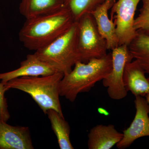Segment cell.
Masks as SVG:
<instances>
[{
    "instance_id": "obj_1",
    "label": "cell",
    "mask_w": 149,
    "mask_h": 149,
    "mask_svg": "<svg viewBox=\"0 0 149 149\" xmlns=\"http://www.w3.org/2000/svg\"><path fill=\"white\" fill-rule=\"evenodd\" d=\"M74 22L64 7L52 13L27 19L19 33V41L28 49L36 52L63 35Z\"/></svg>"
},
{
    "instance_id": "obj_2",
    "label": "cell",
    "mask_w": 149,
    "mask_h": 149,
    "mask_svg": "<svg viewBox=\"0 0 149 149\" xmlns=\"http://www.w3.org/2000/svg\"><path fill=\"white\" fill-rule=\"evenodd\" d=\"M112 66L111 53L87 63L77 62L72 70L63 75L60 83V95L73 102L79 93L89 92L96 83L105 78Z\"/></svg>"
},
{
    "instance_id": "obj_3",
    "label": "cell",
    "mask_w": 149,
    "mask_h": 149,
    "mask_svg": "<svg viewBox=\"0 0 149 149\" xmlns=\"http://www.w3.org/2000/svg\"><path fill=\"white\" fill-rule=\"evenodd\" d=\"M63 75L57 72L46 76L17 77L5 84L7 91L17 89L29 94L45 114L52 109L63 115L59 100V85Z\"/></svg>"
},
{
    "instance_id": "obj_4",
    "label": "cell",
    "mask_w": 149,
    "mask_h": 149,
    "mask_svg": "<svg viewBox=\"0 0 149 149\" xmlns=\"http://www.w3.org/2000/svg\"><path fill=\"white\" fill-rule=\"evenodd\" d=\"M77 40L78 23L75 22L63 35L35 53L57 72L67 74L81 61Z\"/></svg>"
},
{
    "instance_id": "obj_5",
    "label": "cell",
    "mask_w": 149,
    "mask_h": 149,
    "mask_svg": "<svg viewBox=\"0 0 149 149\" xmlns=\"http://www.w3.org/2000/svg\"><path fill=\"white\" fill-rule=\"evenodd\" d=\"M78 23V48L81 61L87 63L94 58H101L107 54L106 41L100 34L91 13L81 17Z\"/></svg>"
},
{
    "instance_id": "obj_6",
    "label": "cell",
    "mask_w": 149,
    "mask_h": 149,
    "mask_svg": "<svg viewBox=\"0 0 149 149\" xmlns=\"http://www.w3.org/2000/svg\"><path fill=\"white\" fill-rule=\"evenodd\" d=\"M111 51V70L102 80V84L107 88L110 97L118 100L127 96L128 92L123 83V74L125 65L132 61L133 58L127 45L118 46Z\"/></svg>"
},
{
    "instance_id": "obj_7",
    "label": "cell",
    "mask_w": 149,
    "mask_h": 149,
    "mask_svg": "<svg viewBox=\"0 0 149 149\" xmlns=\"http://www.w3.org/2000/svg\"><path fill=\"white\" fill-rule=\"evenodd\" d=\"M141 1L118 0L111 7V19H114L118 46H128L137 35L134 27V16Z\"/></svg>"
},
{
    "instance_id": "obj_8",
    "label": "cell",
    "mask_w": 149,
    "mask_h": 149,
    "mask_svg": "<svg viewBox=\"0 0 149 149\" xmlns=\"http://www.w3.org/2000/svg\"><path fill=\"white\" fill-rule=\"evenodd\" d=\"M136 112L135 117L127 129L123 130V137L116 145L118 148L124 149L130 147L137 139L149 137V108L146 99L135 97Z\"/></svg>"
},
{
    "instance_id": "obj_9",
    "label": "cell",
    "mask_w": 149,
    "mask_h": 149,
    "mask_svg": "<svg viewBox=\"0 0 149 149\" xmlns=\"http://www.w3.org/2000/svg\"><path fill=\"white\" fill-rule=\"evenodd\" d=\"M28 127L12 126L0 119V149H33Z\"/></svg>"
},
{
    "instance_id": "obj_10",
    "label": "cell",
    "mask_w": 149,
    "mask_h": 149,
    "mask_svg": "<svg viewBox=\"0 0 149 149\" xmlns=\"http://www.w3.org/2000/svg\"><path fill=\"white\" fill-rule=\"evenodd\" d=\"M57 72L34 53L28 54L26 58L20 63V67L17 69L0 73V80L1 83H6L17 77L46 76Z\"/></svg>"
},
{
    "instance_id": "obj_11",
    "label": "cell",
    "mask_w": 149,
    "mask_h": 149,
    "mask_svg": "<svg viewBox=\"0 0 149 149\" xmlns=\"http://www.w3.org/2000/svg\"><path fill=\"white\" fill-rule=\"evenodd\" d=\"M114 3L113 0H106L91 13L100 34L106 41L108 50L118 46L115 24L108 15V11Z\"/></svg>"
},
{
    "instance_id": "obj_12",
    "label": "cell",
    "mask_w": 149,
    "mask_h": 149,
    "mask_svg": "<svg viewBox=\"0 0 149 149\" xmlns=\"http://www.w3.org/2000/svg\"><path fill=\"white\" fill-rule=\"evenodd\" d=\"M146 72L136 60L125 65L123 74V83L127 91L136 96L145 97L149 93V78Z\"/></svg>"
},
{
    "instance_id": "obj_13",
    "label": "cell",
    "mask_w": 149,
    "mask_h": 149,
    "mask_svg": "<svg viewBox=\"0 0 149 149\" xmlns=\"http://www.w3.org/2000/svg\"><path fill=\"white\" fill-rule=\"evenodd\" d=\"M120 133L114 125H98L90 130L88 135V146L89 149H110L122 139Z\"/></svg>"
},
{
    "instance_id": "obj_14",
    "label": "cell",
    "mask_w": 149,
    "mask_h": 149,
    "mask_svg": "<svg viewBox=\"0 0 149 149\" xmlns=\"http://www.w3.org/2000/svg\"><path fill=\"white\" fill-rule=\"evenodd\" d=\"M63 7V0H21L19 11L27 19L52 13Z\"/></svg>"
},
{
    "instance_id": "obj_15",
    "label": "cell",
    "mask_w": 149,
    "mask_h": 149,
    "mask_svg": "<svg viewBox=\"0 0 149 149\" xmlns=\"http://www.w3.org/2000/svg\"><path fill=\"white\" fill-rule=\"evenodd\" d=\"M46 114L50 121L52 128L57 139L61 149H73L70 140V127L63 115L54 109L48 110Z\"/></svg>"
},
{
    "instance_id": "obj_16",
    "label": "cell",
    "mask_w": 149,
    "mask_h": 149,
    "mask_svg": "<svg viewBox=\"0 0 149 149\" xmlns=\"http://www.w3.org/2000/svg\"><path fill=\"white\" fill-rule=\"evenodd\" d=\"M128 47L133 59L138 61L146 73L149 74V35L137 31V35Z\"/></svg>"
},
{
    "instance_id": "obj_17",
    "label": "cell",
    "mask_w": 149,
    "mask_h": 149,
    "mask_svg": "<svg viewBox=\"0 0 149 149\" xmlns=\"http://www.w3.org/2000/svg\"><path fill=\"white\" fill-rule=\"evenodd\" d=\"M106 0H63V6L77 22L86 13H91Z\"/></svg>"
},
{
    "instance_id": "obj_18",
    "label": "cell",
    "mask_w": 149,
    "mask_h": 149,
    "mask_svg": "<svg viewBox=\"0 0 149 149\" xmlns=\"http://www.w3.org/2000/svg\"><path fill=\"white\" fill-rule=\"evenodd\" d=\"M143 6L140 13L134 22V27L137 31L149 35V0H142Z\"/></svg>"
},
{
    "instance_id": "obj_19",
    "label": "cell",
    "mask_w": 149,
    "mask_h": 149,
    "mask_svg": "<svg viewBox=\"0 0 149 149\" xmlns=\"http://www.w3.org/2000/svg\"><path fill=\"white\" fill-rule=\"evenodd\" d=\"M7 91L5 83H0V119L7 122L10 118L5 93Z\"/></svg>"
},
{
    "instance_id": "obj_20",
    "label": "cell",
    "mask_w": 149,
    "mask_h": 149,
    "mask_svg": "<svg viewBox=\"0 0 149 149\" xmlns=\"http://www.w3.org/2000/svg\"><path fill=\"white\" fill-rule=\"evenodd\" d=\"M98 111L99 113H100V114L104 115L105 116H108L109 114V113L105 109L102 108H99L98 109Z\"/></svg>"
},
{
    "instance_id": "obj_21",
    "label": "cell",
    "mask_w": 149,
    "mask_h": 149,
    "mask_svg": "<svg viewBox=\"0 0 149 149\" xmlns=\"http://www.w3.org/2000/svg\"><path fill=\"white\" fill-rule=\"evenodd\" d=\"M145 97H146V101L147 103L148 104V105L149 108V93H148L147 95H146Z\"/></svg>"
},
{
    "instance_id": "obj_22",
    "label": "cell",
    "mask_w": 149,
    "mask_h": 149,
    "mask_svg": "<svg viewBox=\"0 0 149 149\" xmlns=\"http://www.w3.org/2000/svg\"><path fill=\"white\" fill-rule=\"evenodd\" d=\"M113 1H114L115 2L116 1V0H113Z\"/></svg>"
}]
</instances>
